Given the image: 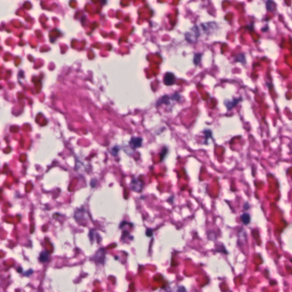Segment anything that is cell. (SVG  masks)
Instances as JSON below:
<instances>
[{"mask_svg":"<svg viewBox=\"0 0 292 292\" xmlns=\"http://www.w3.org/2000/svg\"><path fill=\"white\" fill-rule=\"evenodd\" d=\"M143 187V183L139 180L134 179L132 180L130 183V188L133 191L137 192H140L142 191Z\"/></svg>","mask_w":292,"mask_h":292,"instance_id":"cell-1","label":"cell"},{"mask_svg":"<svg viewBox=\"0 0 292 292\" xmlns=\"http://www.w3.org/2000/svg\"><path fill=\"white\" fill-rule=\"evenodd\" d=\"M164 83L165 85L171 86L175 83V76L172 73H167L164 77Z\"/></svg>","mask_w":292,"mask_h":292,"instance_id":"cell-2","label":"cell"},{"mask_svg":"<svg viewBox=\"0 0 292 292\" xmlns=\"http://www.w3.org/2000/svg\"><path fill=\"white\" fill-rule=\"evenodd\" d=\"M142 138H139V137H134V138H131L130 142H129V145H130L132 149H136V148L142 146Z\"/></svg>","mask_w":292,"mask_h":292,"instance_id":"cell-3","label":"cell"},{"mask_svg":"<svg viewBox=\"0 0 292 292\" xmlns=\"http://www.w3.org/2000/svg\"><path fill=\"white\" fill-rule=\"evenodd\" d=\"M105 251L103 249H100L95 256V260L96 262L99 263H103V261L105 258Z\"/></svg>","mask_w":292,"mask_h":292,"instance_id":"cell-4","label":"cell"},{"mask_svg":"<svg viewBox=\"0 0 292 292\" xmlns=\"http://www.w3.org/2000/svg\"><path fill=\"white\" fill-rule=\"evenodd\" d=\"M49 259V253L45 251H42L41 253L39 254V261L42 262H45L48 261Z\"/></svg>","mask_w":292,"mask_h":292,"instance_id":"cell-5","label":"cell"},{"mask_svg":"<svg viewBox=\"0 0 292 292\" xmlns=\"http://www.w3.org/2000/svg\"><path fill=\"white\" fill-rule=\"evenodd\" d=\"M241 220L244 224L247 225L251 221V217L249 215L245 213L241 216Z\"/></svg>","mask_w":292,"mask_h":292,"instance_id":"cell-6","label":"cell"},{"mask_svg":"<svg viewBox=\"0 0 292 292\" xmlns=\"http://www.w3.org/2000/svg\"><path fill=\"white\" fill-rule=\"evenodd\" d=\"M276 4L272 0H268L266 2V8L270 12H273L276 9Z\"/></svg>","mask_w":292,"mask_h":292,"instance_id":"cell-7","label":"cell"},{"mask_svg":"<svg viewBox=\"0 0 292 292\" xmlns=\"http://www.w3.org/2000/svg\"><path fill=\"white\" fill-rule=\"evenodd\" d=\"M239 99H234L233 101H232V102L228 101V102H225V106H226L227 109H228V110H230V109H232L233 107H235L236 105V104L238 103H239Z\"/></svg>","mask_w":292,"mask_h":292,"instance_id":"cell-8","label":"cell"},{"mask_svg":"<svg viewBox=\"0 0 292 292\" xmlns=\"http://www.w3.org/2000/svg\"><path fill=\"white\" fill-rule=\"evenodd\" d=\"M169 99L170 98H169V97L168 96H167V95L164 96L162 97V98H161L159 99V100L157 102V104L159 105V104H161V103H165L166 104H168V103H169Z\"/></svg>","mask_w":292,"mask_h":292,"instance_id":"cell-9","label":"cell"},{"mask_svg":"<svg viewBox=\"0 0 292 292\" xmlns=\"http://www.w3.org/2000/svg\"><path fill=\"white\" fill-rule=\"evenodd\" d=\"M201 54H196L194 55L193 58V62L196 64V65H197V64L200 63L201 61Z\"/></svg>","mask_w":292,"mask_h":292,"instance_id":"cell-10","label":"cell"},{"mask_svg":"<svg viewBox=\"0 0 292 292\" xmlns=\"http://www.w3.org/2000/svg\"><path fill=\"white\" fill-rule=\"evenodd\" d=\"M243 55L244 54H240L238 55L236 57V61H239V62H244L245 61V57H243L242 58H241V57H242Z\"/></svg>","mask_w":292,"mask_h":292,"instance_id":"cell-11","label":"cell"},{"mask_svg":"<svg viewBox=\"0 0 292 292\" xmlns=\"http://www.w3.org/2000/svg\"><path fill=\"white\" fill-rule=\"evenodd\" d=\"M146 235L149 237H151L153 235V232L152 229H148L146 231Z\"/></svg>","mask_w":292,"mask_h":292,"instance_id":"cell-12","label":"cell"},{"mask_svg":"<svg viewBox=\"0 0 292 292\" xmlns=\"http://www.w3.org/2000/svg\"><path fill=\"white\" fill-rule=\"evenodd\" d=\"M167 152V149H163V151H162L161 154V156H160V157H161V159H163L164 158V156L165 155H166Z\"/></svg>","mask_w":292,"mask_h":292,"instance_id":"cell-13","label":"cell"},{"mask_svg":"<svg viewBox=\"0 0 292 292\" xmlns=\"http://www.w3.org/2000/svg\"><path fill=\"white\" fill-rule=\"evenodd\" d=\"M32 273H33V270H32L31 269H30V270H29L28 271L25 272V275L26 276H30L31 274H32Z\"/></svg>","mask_w":292,"mask_h":292,"instance_id":"cell-14","label":"cell"}]
</instances>
